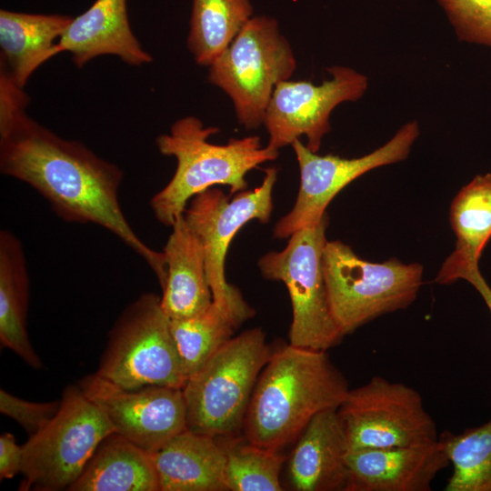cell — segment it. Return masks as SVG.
I'll return each instance as SVG.
<instances>
[{"label": "cell", "mask_w": 491, "mask_h": 491, "mask_svg": "<svg viewBox=\"0 0 491 491\" xmlns=\"http://www.w3.org/2000/svg\"><path fill=\"white\" fill-rule=\"evenodd\" d=\"M23 88L0 73V171L35 189L61 219L108 230L138 255L162 286V252L131 227L118 193L124 174L83 143L67 140L32 119Z\"/></svg>", "instance_id": "1"}, {"label": "cell", "mask_w": 491, "mask_h": 491, "mask_svg": "<svg viewBox=\"0 0 491 491\" xmlns=\"http://www.w3.org/2000/svg\"><path fill=\"white\" fill-rule=\"evenodd\" d=\"M349 389L326 351L288 344L271 354L258 377L242 427L245 438L279 451L317 414L338 409Z\"/></svg>", "instance_id": "2"}, {"label": "cell", "mask_w": 491, "mask_h": 491, "mask_svg": "<svg viewBox=\"0 0 491 491\" xmlns=\"http://www.w3.org/2000/svg\"><path fill=\"white\" fill-rule=\"evenodd\" d=\"M218 131V127L205 126L195 116H185L156 137L159 152L176 161L173 177L149 202L162 225L171 226L193 196L215 185H228L230 195L246 190L247 173L278 156L277 150L263 146L258 135L212 144L208 139Z\"/></svg>", "instance_id": "3"}, {"label": "cell", "mask_w": 491, "mask_h": 491, "mask_svg": "<svg viewBox=\"0 0 491 491\" xmlns=\"http://www.w3.org/2000/svg\"><path fill=\"white\" fill-rule=\"evenodd\" d=\"M271 354L260 327L227 340L182 388L186 428L216 438L235 436Z\"/></svg>", "instance_id": "4"}, {"label": "cell", "mask_w": 491, "mask_h": 491, "mask_svg": "<svg viewBox=\"0 0 491 491\" xmlns=\"http://www.w3.org/2000/svg\"><path fill=\"white\" fill-rule=\"evenodd\" d=\"M323 268L330 308L344 336L407 307L422 286V265H405L396 258L372 263L339 240L327 241Z\"/></svg>", "instance_id": "5"}, {"label": "cell", "mask_w": 491, "mask_h": 491, "mask_svg": "<svg viewBox=\"0 0 491 491\" xmlns=\"http://www.w3.org/2000/svg\"><path fill=\"white\" fill-rule=\"evenodd\" d=\"M208 67L210 83L231 98L239 124L256 129L264 124L276 85L289 80L296 61L277 21L256 15Z\"/></svg>", "instance_id": "6"}, {"label": "cell", "mask_w": 491, "mask_h": 491, "mask_svg": "<svg viewBox=\"0 0 491 491\" xmlns=\"http://www.w3.org/2000/svg\"><path fill=\"white\" fill-rule=\"evenodd\" d=\"M328 225L327 214L288 238L281 251L265 254L258 261L262 275L281 281L287 288L293 311L289 344L326 351L341 342L333 316L323 268Z\"/></svg>", "instance_id": "7"}, {"label": "cell", "mask_w": 491, "mask_h": 491, "mask_svg": "<svg viewBox=\"0 0 491 491\" xmlns=\"http://www.w3.org/2000/svg\"><path fill=\"white\" fill-rule=\"evenodd\" d=\"M114 428L77 386L65 388L55 416L22 445L20 490L67 489Z\"/></svg>", "instance_id": "8"}, {"label": "cell", "mask_w": 491, "mask_h": 491, "mask_svg": "<svg viewBox=\"0 0 491 491\" xmlns=\"http://www.w3.org/2000/svg\"><path fill=\"white\" fill-rule=\"evenodd\" d=\"M121 387L183 388L185 377L161 296L145 293L115 322L95 372Z\"/></svg>", "instance_id": "9"}, {"label": "cell", "mask_w": 491, "mask_h": 491, "mask_svg": "<svg viewBox=\"0 0 491 491\" xmlns=\"http://www.w3.org/2000/svg\"><path fill=\"white\" fill-rule=\"evenodd\" d=\"M276 179L277 168L268 167L259 186L241 191L231 200L230 195L210 187L193 196L184 212L187 225L202 244L213 302L218 305L255 312L240 291L226 282L225 261L234 236L243 225L252 220L269 222Z\"/></svg>", "instance_id": "10"}, {"label": "cell", "mask_w": 491, "mask_h": 491, "mask_svg": "<svg viewBox=\"0 0 491 491\" xmlns=\"http://www.w3.org/2000/svg\"><path fill=\"white\" fill-rule=\"evenodd\" d=\"M349 451L424 444L438 439L436 425L415 388L374 376L349 389L337 409Z\"/></svg>", "instance_id": "11"}, {"label": "cell", "mask_w": 491, "mask_h": 491, "mask_svg": "<svg viewBox=\"0 0 491 491\" xmlns=\"http://www.w3.org/2000/svg\"><path fill=\"white\" fill-rule=\"evenodd\" d=\"M418 135L417 122H408L386 144L357 158L319 155L300 139L294 141L291 145L300 170L299 190L292 209L276 224L274 237L288 238L319 221L332 199L351 182L372 169L406 159Z\"/></svg>", "instance_id": "12"}, {"label": "cell", "mask_w": 491, "mask_h": 491, "mask_svg": "<svg viewBox=\"0 0 491 491\" xmlns=\"http://www.w3.org/2000/svg\"><path fill=\"white\" fill-rule=\"evenodd\" d=\"M326 70L332 78L321 85L286 80L276 85L263 124L269 135L267 146L278 151L304 135L306 145L316 153L331 130L329 116L334 108L363 96L367 88L364 75L345 66Z\"/></svg>", "instance_id": "13"}, {"label": "cell", "mask_w": 491, "mask_h": 491, "mask_svg": "<svg viewBox=\"0 0 491 491\" xmlns=\"http://www.w3.org/2000/svg\"><path fill=\"white\" fill-rule=\"evenodd\" d=\"M78 386L103 411L114 432L150 453L186 429L182 388L145 386L128 389L95 373L83 377Z\"/></svg>", "instance_id": "14"}, {"label": "cell", "mask_w": 491, "mask_h": 491, "mask_svg": "<svg viewBox=\"0 0 491 491\" xmlns=\"http://www.w3.org/2000/svg\"><path fill=\"white\" fill-rule=\"evenodd\" d=\"M346 491H430L448 457L437 440L402 446L351 450Z\"/></svg>", "instance_id": "15"}, {"label": "cell", "mask_w": 491, "mask_h": 491, "mask_svg": "<svg viewBox=\"0 0 491 491\" xmlns=\"http://www.w3.org/2000/svg\"><path fill=\"white\" fill-rule=\"evenodd\" d=\"M62 52H69L79 68L106 55H115L133 66L153 60L130 27L126 0H95L73 18L55 46V55Z\"/></svg>", "instance_id": "16"}, {"label": "cell", "mask_w": 491, "mask_h": 491, "mask_svg": "<svg viewBox=\"0 0 491 491\" xmlns=\"http://www.w3.org/2000/svg\"><path fill=\"white\" fill-rule=\"evenodd\" d=\"M348 442L337 409L317 414L298 437L288 476L297 491H346Z\"/></svg>", "instance_id": "17"}, {"label": "cell", "mask_w": 491, "mask_h": 491, "mask_svg": "<svg viewBox=\"0 0 491 491\" xmlns=\"http://www.w3.org/2000/svg\"><path fill=\"white\" fill-rule=\"evenodd\" d=\"M163 250L165 280L161 306L170 320L184 319L205 311L213 303L205 253L184 214L171 225Z\"/></svg>", "instance_id": "18"}, {"label": "cell", "mask_w": 491, "mask_h": 491, "mask_svg": "<svg viewBox=\"0 0 491 491\" xmlns=\"http://www.w3.org/2000/svg\"><path fill=\"white\" fill-rule=\"evenodd\" d=\"M153 457L160 491H227L220 438L186 428Z\"/></svg>", "instance_id": "19"}, {"label": "cell", "mask_w": 491, "mask_h": 491, "mask_svg": "<svg viewBox=\"0 0 491 491\" xmlns=\"http://www.w3.org/2000/svg\"><path fill=\"white\" fill-rule=\"evenodd\" d=\"M72 20L69 15L1 9L0 72L24 88L34 72L55 56V46Z\"/></svg>", "instance_id": "20"}, {"label": "cell", "mask_w": 491, "mask_h": 491, "mask_svg": "<svg viewBox=\"0 0 491 491\" xmlns=\"http://www.w3.org/2000/svg\"><path fill=\"white\" fill-rule=\"evenodd\" d=\"M449 219L456 243L435 279L441 285L455 283L463 272L479 268L491 238V174L477 175L462 187L451 203Z\"/></svg>", "instance_id": "21"}, {"label": "cell", "mask_w": 491, "mask_h": 491, "mask_svg": "<svg viewBox=\"0 0 491 491\" xmlns=\"http://www.w3.org/2000/svg\"><path fill=\"white\" fill-rule=\"evenodd\" d=\"M68 490L160 491L153 453L112 432Z\"/></svg>", "instance_id": "22"}, {"label": "cell", "mask_w": 491, "mask_h": 491, "mask_svg": "<svg viewBox=\"0 0 491 491\" xmlns=\"http://www.w3.org/2000/svg\"><path fill=\"white\" fill-rule=\"evenodd\" d=\"M29 274L20 239L11 231L0 232V341L33 368L42 367L27 328Z\"/></svg>", "instance_id": "23"}, {"label": "cell", "mask_w": 491, "mask_h": 491, "mask_svg": "<svg viewBox=\"0 0 491 491\" xmlns=\"http://www.w3.org/2000/svg\"><path fill=\"white\" fill-rule=\"evenodd\" d=\"M252 316L213 302L196 316L170 320L171 334L185 380L233 336L235 329Z\"/></svg>", "instance_id": "24"}, {"label": "cell", "mask_w": 491, "mask_h": 491, "mask_svg": "<svg viewBox=\"0 0 491 491\" xmlns=\"http://www.w3.org/2000/svg\"><path fill=\"white\" fill-rule=\"evenodd\" d=\"M250 0H192L187 46L195 63L209 66L253 17Z\"/></svg>", "instance_id": "25"}, {"label": "cell", "mask_w": 491, "mask_h": 491, "mask_svg": "<svg viewBox=\"0 0 491 491\" xmlns=\"http://www.w3.org/2000/svg\"><path fill=\"white\" fill-rule=\"evenodd\" d=\"M453 473L445 491H491V418L483 425L438 436Z\"/></svg>", "instance_id": "26"}, {"label": "cell", "mask_w": 491, "mask_h": 491, "mask_svg": "<svg viewBox=\"0 0 491 491\" xmlns=\"http://www.w3.org/2000/svg\"><path fill=\"white\" fill-rule=\"evenodd\" d=\"M223 443L225 451V483L230 491H280V473L286 457L243 440ZM221 439V438H220ZM222 441V440H221Z\"/></svg>", "instance_id": "27"}, {"label": "cell", "mask_w": 491, "mask_h": 491, "mask_svg": "<svg viewBox=\"0 0 491 491\" xmlns=\"http://www.w3.org/2000/svg\"><path fill=\"white\" fill-rule=\"evenodd\" d=\"M459 40L491 47V0H437Z\"/></svg>", "instance_id": "28"}, {"label": "cell", "mask_w": 491, "mask_h": 491, "mask_svg": "<svg viewBox=\"0 0 491 491\" xmlns=\"http://www.w3.org/2000/svg\"><path fill=\"white\" fill-rule=\"evenodd\" d=\"M60 401L31 402L0 390V412L15 420L30 436L37 433L55 416Z\"/></svg>", "instance_id": "29"}, {"label": "cell", "mask_w": 491, "mask_h": 491, "mask_svg": "<svg viewBox=\"0 0 491 491\" xmlns=\"http://www.w3.org/2000/svg\"><path fill=\"white\" fill-rule=\"evenodd\" d=\"M23 463L22 446H18L11 433L0 436V479H11L21 473Z\"/></svg>", "instance_id": "30"}, {"label": "cell", "mask_w": 491, "mask_h": 491, "mask_svg": "<svg viewBox=\"0 0 491 491\" xmlns=\"http://www.w3.org/2000/svg\"><path fill=\"white\" fill-rule=\"evenodd\" d=\"M460 279L466 280L480 294L491 313V287L483 277L479 268L469 269L461 274ZM491 390V386H490Z\"/></svg>", "instance_id": "31"}]
</instances>
